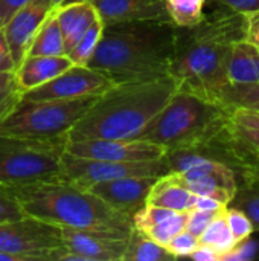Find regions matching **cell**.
Returning <instances> with one entry per match:
<instances>
[{
    "label": "cell",
    "mask_w": 259,
    "mask_h": 261,
    "mask_svg": "<svg viewBox=\"0 0 259 261\" xmlns=\"http://www.w3.org/2000/svg\"><path fill=\"white\" fill-rule=\"evenodd\" d=\"M66 151L85 159L113 162H142L165 156L162 145L143 139H81L66 141Z\"/></svg>",
    "instance_id": "obj_12"
},
{
    "label": "cell",
    "mask_w": 259,
    "mask_h": 261,
    "mask_svg": "<svg viewBox=\"0 0 259 261\" xmlns=\"http://www.w3.org/2000/svg\"><path fill=\"white\" fill-rule=\"evenodd\" d=\"M218 8L250 15L259 11V0H214Z\"/></svg>",
    "instance_id": "obj_35"
},
{
    "label": "cell",
    "mask_w": 259,
    "mask_h": 261,
    "mask_svg": "<svg viewBox=\"0 0 259 261\" xmlns=\"http://www.w3.org/2000/svg\"><path fill=\"white\" fill-rule=\"evenodd\" d=\"M114 84L105 73L89 66L72 64L50 81L23 92L21 98L29 101H53L76 99L84 96H96Z\"/></svg>",
    "instance_id": "obj_10"
},
{
    "label": "cell",
    "mask_w": 259,
    "mask_h": 261,
    "mask_svg": "<svg viewBox=\"0 0 259 261\" xmlns=\"http://www.w3.org/2000/svg\"><path fill=\"white\" fill-rule=\"evenodd\" d=\"M2 188V187H0ZM26 216L60 228L114 234L128 239L133 220L108 206L84 187L64 177L6 187Z\"/></svg>",
    "instance_id": "obj_4"
},
{
    "label": "cell",
    "mask_w": 259,
    "mask_h": 261,
    "mask_svg": "<svg viewBox=\"0 0 259 261\" xmlns=\"http://www.w3.org/2000/svg\"><path fill=\"white\" fill-rule=\"evenodd\" d=\"M198 196L177 184L174 179L169 177V174L162 176L157 179V182L153 185L148 197L147 205L162 206L179 213H188L194 208L195 200Z\"/></svg>",
    "instance_id": "obj_21"
},
{
    "label": "cell",
    "mask_w": 259,
    "mask_h": 261,
    "mask_svg": "<svg viewBox=\"0 0 259 261\" xmlns=\"http://www.w3.org/2000/svg\"><path fill=\"white\" fill-rule=\"evenodd\" d=\"M64 248L81 255L85 261H122L127 239L95 231L61 228Z\"/></svg>",
    "instance_id": "obj_16"
},
{
    "label": "cell",
    "mask_w": 259,
    "mask_h": 261,
    "mask_svg": "<svg viewBox=\"0 0 259 261\" xmlns=\"http://www.w3.org/2000/svg\"><path fill=\"white\" fill-rule=\"evenodd\" d=\"M26 55H66L63 34L55 17V8H52L40 24Z\"/></svg>",
    "instance_id": "obj_23"
},
{
    "label": "cell",
    "mask_w": 259,
    "mask_h": 261,
    "mask_svg": "<svg viewBox=\"0 0 259 261\" xmlns=\"http://www.w3.org/2000/svg\"><path fill=\"white\" fill-rule=\"evenodd\" d=\"M24 211L20 203L3 188H0V223L18 220L24 217Z\"/></svg>",
    "instance_id": "obj_34"
},
{
    "label": "cell",
    "mask_w": 259,
    "mask_h": 261,
    "mask_svg": "<svg viewBox=\"0 0 259 261\" xmlns=\"http://www.w3.org/2000/svg\"><path fill=\"white\" fill-rule=\"evenodd\" d=\"M165 5L176 26H194L205 18L206 0H165Z\"/></svg>",
    "instance_id": "obj_27"
},
{
    "label": "cell",
    "mask_w": 259,
    "mask_h": 261,
    "mask_svg": "<svg viewBox=\"0 0 259 261\" xmlns=\"http://www.w3.org/2000/svg\"><path fill=\"white\" fill-rule=\"evenodd\" d=\"M11 70H15V64L12 61L5 32L0 28V72H11Z\"/></svg>",
    "instance_id": "obj_37"
},
{
    "label": "cell",
    "mask_w": 259,
    "mask_h": 261,
    "mask_svg": "<svg viewBox=\"0 0 259 261\" xmlns=\"http://www.w3.org/2000/svg\"><path fill=\"white\" fill-rule=\"evenodd\" d=\"M102 29H104V24L101 20H96L87 29V32L78 40V43L67 52V57L72 61V64H78V66L89 64V61L92 60V57L98 47V43L101 40Z\"/></svg>",
    "instance_id": "obj_28"
},
{
    "label": "cell",
    "mask_w": 259,
    "mask_h": 261,
    "mask_svg": "<svg viewBox=\"0 0 259 261\" xmlns=\"http://www.w3.org/2000/svg\"><path fill=\"white\" fill-rule=\"evenodd\" d=\"M198 245H200L198 237H195L191 232H188L186 229H183L182 232H179L176 237H172L166 243V249L176 258H182V257H189L191 252H194L198 248Z\"/></svg>",
    "instance_id": "obj_32"
},
{
    "label": "cell",
    "mask_w": 259,
    "mask_h": 261,
    "mask_svg": "<svg viewBox=\"0 0 259 261\" xmlns=\"http://www.w3.org/2000/svg\"><path fill=\"white\" fill-rule=\"evenodd\" d=\"M176 257L166 246L154 242L136 228H131L127 239V249L122 261H171Z\"/></svg>",
    "instance_id": "obj_24"
},
{
    "label": "cell",
    "mask_w": 259,
    "mask_h": 261,
    "mask_svg": "<svg viewBox=\"0 0 259 261\" xmlns=\"http://www.w3.org/2000/svg\"><path fill=\"white\" fill-rule=\"evenodd\" d=\"M227 206L241 210L259 231V176L250 173L237 174V191Z\"/></svg>",
    "instance_id": "obj_22"
},
{
    "label": "cell",
    "mask_w": 259,
    "mask_h": 261,
    "mask_svg": "<svg viewBox=\"0 0 259 261\" xmlns=\"http://www.w3.org/2000/svg\"><path fill=\"white\" fill-rule=\"evenodd\" d=\"M72 66L67 55H26L15 69L18 86L23 92L35 89Z\"/></svg>",
    "instance_id": "obj_20"
},
{
    "label": "cell",
    "mask_w": 259,
    "mask_h": 261,
    "mask_svg": "<svg viewBox=\"0 0 259 261\" xmlns=\"http://www.w3.org/2000/svg\"><path fill=\"white\" fill-rule=\"evenodd\" d=\"M55 17L63 34L66 55L87 29L99 20L98 11L92 2H72L55 6Z\"/></svg>",
    "instance_id": "obj_19"
},
{
    "label": "cell",
    "mask_w": 259,
    "mask_h": 261,
    "mask_svg": "<svg viewBox=\"0 0 259 261\" xmlns=\"http://www.w3.org/2000/svg\"><path fill=\"white\" fill-rule=\"evenodd\" d=\"M258 49H259V47H258Z\"/></svg>",
    "instance_id": "obj_45"
},
{
    "label": "cell",
    "mask_w": 259,
    "mask_h": 261,
    "mask_svg": "<svg viewBox=\"0 0 259 261\" xmlns=\"http://www.w3.org/2000/svg\"><path fill=\"white\" fill-rule=\"evenodd\" d=\"M104 26L128 21H171L165 0H92Z\"/></svg>",
    "instance_id": "obj_18"
},
{
    "label": "cell",
    "mask_w": 259,
    "mask_h": 261,
    "mask_svg": "<svg viewBox=\"0 0 259 261\" xmlns=\"http://www.w3.org/2000/svg\"><path fill=\"white\" fill-rule=\"evenodd\" d=\"M246 40L259 47V11L255 14H250L247 18V32Z\"/></svg>",
    "instance_id": "obj_39"
},
{
    "label": "cell",
    "mask_w": 259,
    "mask_h": 261,
    "mask_svg": "<svg viewBox=\"0 0 259 261\" xmlns=\"http://www.w3.org/2000/svg\"><path fill=\"white\" fill-rule=\"evenodd\" d=\"M224 210L226 208H223L214 217V220L208 225V228L198 237L200 245H206V246L212 248L220 255V261H221V257L224 254H227L229 251H232L237 246V242H235V239H234V236L227 226Z\"/></svg>",
    "instance_id": "obj_25"
},
{
    "label": "cell",
    "mask_w": 259,
    "mask_h": 261,
    "mask_svg": "<svg viewBox=\"0 0 259 261\" xmlns=\"http://www.w3.org/2000/svg\"><path fill=\"white\" fill-rule=\"evenodd\" d=\"M72 2H92V0H64L63 3H72ZM61 3V5H63Z\"/></svg>",
    "instance_id": "obj_43"
},
{
    "label": "cell",
    "mask_w": 259,
    "mask_h": 261,
    "mask_svg": "<svg viewBox=\"0 0 259 261\" xmlns=\"http://www.w3.org/2000/svg\"><path fill=\"white\" fill-rule=\"evenodd\" d=\"M247 18L217 6L194 26H176L169 75L180 90L226 106L227 64L234 44L246 40Z\"/></svg>",
    "instance_id": "obj_1"
},
{
    "label": "cell",
    "mask_w": 259,
    "mask_h": 261,
    "mask_svg": "<svg viewBox=\"0 0 259 261\" xmlns=\"http://www.w3.org/2000/svg\"><path fill=\"white\" fill-rule=\"evenodd\" d=\"M66 141L0 135V187L61 179Z\"/></svg>",
    "instance_id": "obj_6"
},
{
    "label": "cell",
    "mask_w": 259,
    "mask_h": 261,
    "mask_svg": "<svg viewBox=\"0 0 259 261\" xmlns=\"http://www.w3.org/2000/svg\"><path fill=\"white\" fill-rule=\"evenodd\" d=\"M174 31L172 21L151 20L104 26L87 66L105 73L114 83L168 76Z\"/></svg>",
    "instance_id": "obj_3"
},
{
    "label": "cell",
    "mask_w": 259,
    "mask_h": 261,
    "mask_svg": "<svg viewBox=\"0 0 259 261\" xmlns=\"http://www.w3.org/2000/svg\"><path fill=\"white\" fill-rule=\"evenodd\" d=\"M189 258L197 261H220V255L209 246L206 245H198V248L191 252Z\"/></svg>",
    "instance_id": "obj_41"
},
{
    "label": "cell",
    "mask_w": 259,
    "mask_h": 261,
    "mask_svg": "<svg viewBox=\"0 0 259 261\" xmlns=\"http://www.w3.org/2000/svg\"><path fill=\"white\" fill-rule=\"evenodd\" d=\"M255 245H249L246 242L237 245L232 251H229L227 254H224L221 257V261H229V260H249L252 258L253 252H255Z\"/></svg>",
    "instance_id": "obj_38"
},
{
    "label": "cell",
    "mask_w": 259,
    "mask_h": 261,
    "mask_svg": "<svg viewBox=\"0 0 259 261\" xmlns=\"http://www.w3.org/2000/svg\"><path fill=\"white\" fill-rule=\"evenodd\" d=\"M250 109H256V110H259V102H256V104H255L253 107H250Z\"/></svg>",
    "instance_id": "obj_44"
},
{
    "label": "cell",
    "mask_w": 259,
    "mask_h": 261,
    "mask_svg": "<svg viewBox=\"0 0 259 261\" xmlns=\"http://www.w3.org/2000/svg\"><path fill=\"white\" fill-rule=\"evenodd\" d=\"M52 8L50 0H31L15 11L14 15L3 24L2 29L5 32L15 69L26 57L35 32Z\"/></svg>",
    "instance_id": "obj_15"
},
{
    "label": "cell",
    "mask_w": 259,
    "mask_h": 261,
    "mask_svg": "<svg viewBox=\"0 0 259 261\" xmlns=\"http://www.w3.org/2000/svg\"><path fill=\"white\" fill-rule=\"evenodd\" d=\"M259 102V49L258 46L241 40L234 44L227 64L226 106L253 107Z\"/></svg>",
    "instance_id": "obj_11"
},
{
    "label": "cell",
    "mask_w": 259,
    "mask_h": 261,
    "mask_svg": "<svg viewBox=\"0 0 259 261\" xmlns=\"http://www.w3.org/2000/svg\"><path fill=\"white\" fill-rule=\"evenodd\" d=\"M63 177L79 185L89 188L93 184L121 179V177H162L171 173L169 165L163 158L154 161H142V162H113V161H96L73 156L64 151L61 159Z\"/></svg>",
    "instance_id": "obj_9"
},
{
    "label": "cell",
    "mask_w": 259,
    "mask_h": 261,
    "mask_svg": "<svg viewBox=\"0 0 259 261\" xmlns=\"http://www.w3.org/2000/svg\"><path fill=\"white\" fill-rule=\"evenodd\" d=\"M177 89V81L169 75L114 83L96 96L67 139H137Z\"/></svg>",
    "instance_id": "obj_2"
},
{
    "label": "cell",
    "mask_w": 259,
    "mask_h": 261,
    "mask_svg": "<svg viewBox=\"0 0 259 261\" xmlns=\"http://www.w3.org/2000/svg\"><path fill=\"white\" fill-rule=\"evenodd\" d=\"M96 96L64 101H29L21 98L0 121V135L38 139L67 138L70 128L89 110Z\"/></svg>",
    "instance_id": "obj_7"
},
{
    "label": "cell",
    "mask_w": 259,
    "mask_h": 261,
    "mask_svg": "<svg viewBox=\"0 0 259 261\" xmlns=\"http://www.w3.org/2000/svg\"><path fill=\"white\" fill-rule=\"evenodd\" d=\"M159 177H121L90 185L87 190L104 200L108 206L125 214L133 220V216L147 205V197Z\"/></svg>",
    "instance_id": "obj_14"
},
{
    "label": "cell",
    "mask_w": 259,
    "mask_h": 261,
    "mask_svg": "<svg viewBox=\"0 0 259 261\" xmlns=\"http://www.w3.org/2000/svg\"><path fill=\"white\" fill-rule=\"evenodd\" d=\"M29 2L31 0H0V28H3V24L14 15L15 11Z\"/></svg>",
    "instance_id": "obj_36"
},
{
    "label": "cell",
    "mask_w": 259,
    "mask_h": 261,
    "mask_svg": "<svg viewBox=\"0 0 259 261\" xmlns=\"http://www.w3.org/2000/svg\"><path fill=\"white\" fill-rule=\"evenodd\" d=\"M208 144L211 158L231 167L235 174L250 173L259 176V147L237 136L229 122Z\"/></svg>",
    "instance_id": "obj_17"
},
{
    "label": "cell",
    "mask_w": 259,
    "mask_h": 261,
    "mask_svg": "<svg viewBox=\"0 0 259 261\" xmlns=\"http://www.w3.org/2000/svg\"><path fill=\"white\" fill-rule=\"evenodd\" d=\"M61 246L63 231L53 223L31 216L0 223V251L21 261H52L53 251Z\"/></svg>",
    "instance_id": "obj_8"
},
{
    "label": "cell",
    "mask_w": 259,
    "mask_h": 261,
    "mask_svg": "<svg viewBox=\"0 0 259 261\" xmlns=\"http://www.w3.org/2000/svg\"><path fill=\"white\" fill-rule=\"evenodd\" d=\"M168 174L195 196L214 197L224 205L232 202L237 191L235 171L217 161H205L189 170Z\"/></svg>",
    "instance_id": "obj_13"
},
{
    "label": "cell",
    "mask_w": 259,
    "mask_h": 261,
    "mask_svg": "<svg viewBox=\"0 0 259 261\" xmlns=\"http://www.w3.org/2000/svg\"><path fill=\"white\" fill-rule=\"evenodd\" d=\"M226 206L227 205L221 203L220 200H217L214 197H208V196H198L195 200V205H194L195 210H203V211H220Z\"/></svg>",
    "instance_id": "obj_40"
},
{
    "label": "cell",
    "mask_w": 259,
    "mask_h": 261,
    "mask_svg": "<svg viewBox=\"0 0 259 261\" xmlns=\"http://www.w3.org/2000/svg\"><path fill=\"white\" fill-rule=\"evenodd\" d=\"M231 130L241 139L259 147V110L250 107H237L231 112Z\"/></svg>",
    "instance_id": "obj_26"
},
{
    "label": "cell",
    "mask_w": 259,
    "mask_h": 261,
    "mask_svg": "<svg viewBox=\"0 0 259 261\" xmlns=\"http://www.w3.org/2000/svg\"><path fill=\"white\" fill-rule=\"evenodd\" d=\"M221 211V210H220ZM220 211H203V210H195L192 208L188 211V220H186V231L191 232L195 237H200L203 231L208 228V225L214 220V217Z\"/></svg>",
    "instance_id": "obj_33"
},
{
    "label": "cell",
    "mask_w": 259,
    "mask_h": 261,
    "mask_svg": "<svg viewBox=\"0 0 259 261\" xmlns=\"http://www.w3.org/2000/svg\"><path fill=\"white\" fill-rule=\"evenodd\" d=\"M231 112L226 106L177 89L137 139L162 145L166 151L203 145L227 125Z\"/></svg>",
    "instance_id": "obj_5"
},
{
    "label": "cell",
    "mask_w": 259,
    "mask_h": 261,
    "mask_svg": "<svg viewBox=\"0 0 259 261\" xmlns=\"http://www.w3.org/2000/svg\"><path fill=\"white\" fill-rule=\"evenodd\" d=\"M63 2H64V0H50V3H52V6H53V8H55V6H60Z\"/></svg>",
    "instance_id": "obj_42"
},
{
    "label": "cell",
    "mask_w": 259,
    "mask_h": 261,
    "mask_svg": "<svg viewBox=\"0 0 259 261\" xmlns=\"http://www.w3.org/2000/svg\"><path fill=\"white\" fill-rule=\"evenodd\" d=\"M186 220H188V213L174 211L172 214H169L163 220L157 222L156 225H153L148 229L140 231V232H143L145 236H148L154 242L166 246V243L172 237H176L179 232H182L186 228Z\"/></svg>",
    "instance_id": "obj_29"
},
{
    "label": "cell",
    "mask_w": 259,
    "mask_h": 261,
    "mask_svg": "<svg viewBox=\"0 0 259 261\" xmlns=\"http://www.w3.org/2000/svg\"><path fill=\"white\" fill-rule=\"evenodd\" d=\"M224 216H226L227 226H229L237 245H240L243 242H247L249 237L255 232L250 219L241 210L234 208V206H226Z\"/></svg>",
    "instance_id": "obj_31"
},
{
    "label": "cell",
    "mask_w": 259,
    "mask_h": 261,
    "mask_svg": "<svg viewBox=\"0 0 259 261\" xmlns=\"http://www.w3.org/2000/svg\"><path fill=\"white\" fill-rule=\"evenodd\" d=\"M21 95L15 70L0 72V121L20 102Z\"/></svg>",
    "instance_id": "obj_30"
}]
</instances>
